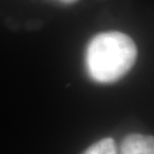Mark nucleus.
Returning <instances> with one entry per match:
<instances>
[{
    "instance_id": "f257e3e1",
    "label": "nucleus",
    "mask_w": 154,
    "mask_h": 154,
    "mask_svg": "<svg viewBox=\"0 0 154 154\" xmlns=\"http://www.w3.org/2000/svg\"><path fill=\"white\" fill-rule=\"evenodd\" d=\"M137 47L130 36L118 31L97 34L86 50V67L93 80L112 83L122 78L135 64Z\"/></svg>"
},
{
    "instance_id": "f03ea898",
    "label": "nucleus",
    "mask_w": 154,
    "mask_h": 154,
    "mask_svg": "<svg viewBox=\"0 0 154 154\" xmlns=\"http://www.w3.org/2000/svg\"><path fill=\"white\" fill-rule=\"evenodd\" d=\"M121 154H154L152 136L130 134L124 138L120 147Z\"/></svg>"
},
{
    "instance_id": "7ed1b4c3",
    "label": "nucleus",
    "mask_w": 154,
    "mask_h": 154,
    "mask_svg": "<svg viewBox=\"0 0 154 154\" xmlns=\"http://www.w3.org/2000/svg\"><path fill=\"white\" fill-rule=\"evenodd\" d=\"M84 154H118L114 140L111 138H104L92 144Z\"/></svg>"
},
{
    "instance_id": "20e7f679",
    "label": "nucleus",
    "mask_w": 154,
    "mask_h": 154,
    "mask_svg": "<svg viewBox=\"0 0 154 154\" xmlns=\"http://www.w3.org/2000/svg\"><path fill=\"white\" fill-rule=\"evenodd\" d=\"M61 2H64V3H67V4H71V3H75L77 2L78 0H59Z\"/></svg>"
}]
</instances>
